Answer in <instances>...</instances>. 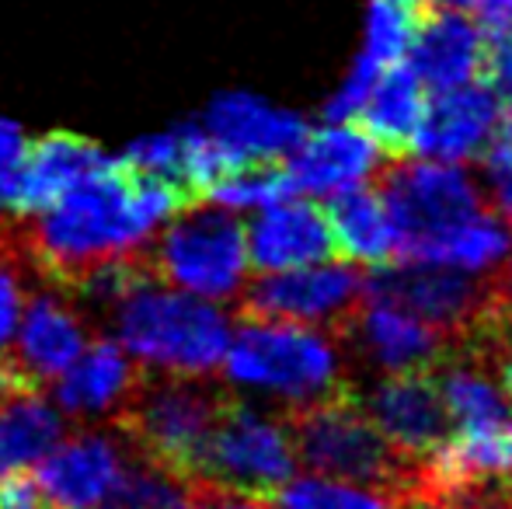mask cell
Instances as JSON below:
<instances>
[{
  "label": "cell",
  "mask_w": 512,
  "mask_h": 509,
  "mask_svg": "<svg viewBox=\"0 0 512 509\" xmlns=\"http://www.w3.org/2000/svg\"><path fill=\"white\" fill-rule=\"evenodd\" d=\"M189 192L112 161L18 227L28 262L49 283L77 286L112 262H136L150 241L189 203Z\"/></svg>",
  "instance_id": "obj_1"
},
{
  "label": "cell",
  "mask_w": 512,
  "mask_h": 509,
  "mask_svg": "<svg viewBox=\"0 0 512 509\" xmlns=\"http://www.w3.org/2000/svg\"><path fill=\"white\" fill-rule=\"evenodd\" d=\"M105 318L143 374L213 377L234 335V318L220 304L161 283L147 265L108 304Z\"/></svg>",
  "instance_id": "obj_2"
},
{
  "label": "cell",
  "mask_w": 512,
  "mask_h": 509,
  "mask_svg": "<svg viewBox=\"0 0 512 509\" xmlns=\"http://www.w3.org/2000/svg\"><path fill=\"white\" fill-rule=\"evenodd\" d=\"M223 377L241 391L283 401V412L352 391V363L335 332L297 321L244 318L230 335Z\"/></svg>",
  "instance_id": "obj_3"
},
{
  "label": "cell",
  "mask_w": 512,
  "mask_h": 509,
  "mask_svg": "<svg viewBox=\"0 0 512 509\" xmlns=\"http://www.w3.org/2000/svg\"><path fill=\"white\" fill-rule=\"evenodd\" d=\"M283 419L290 426L297 461L314 475L384 489L398 503L411 492L418 461H408L387 443V436L359 405L356 387L283 412Z\"/></svg>",
  "instance_id": "obj_4"
},
{
  "label": "cell",
  "mask_w": 512,
  "mask_h": 509,
  "mask_svg": "<svg viewBox=\"0 0 512 509\" xmlns=\"http://www.w3.org/2000/svg\"><path fill=\"white\" fill-rule=\"evenodd\" d=\"M143 262L175 290L230 304L248 286V234L237 213L196 196L157 231Z\"/></svg>",
  "instance_id": "obj_5"
},
{
  "label": "cell",
  "mask_w": 512,
  "mask_h": 509,
  "mask_svg": "<svg viewBox=\"0 0 512 509\" xmlns=\"http://www.w3.org/2000/svg\"><path fill=\"white\" fill-rule=\"evenodd\" d=\"M227 398L230 394L209 384V377L140 374V384L112 422L140 457L192 475V464Z\"/></svg>",
  "instance_id": "obj_6"
},
{
  "label": "cell",
  "mask_w": 512,
  "mask_h": 509,
  "mask_svg": "<svg viewBox=\"0 0 512 509\" xmlns=\"http://www.w3.org/2000/svg\"><path fill=\"white\" fill-rule=\"evenodd\" d=\"M297 468V447L283 415L227 398L189 478L230 492L276 496Z\"/></svg>",
  "instance_id": "obj_7"
},
{
  "label": "cell",
  "mask_w": 512,
  "mask_h": 509,
  "mask_svg": "<svg viewBox=\"0 0 512 509\" xmlns=\"http://www.w3.org/2000/svg\"><path fill=\"white\" fill-rule=\"evenodd\" d=\"M488 276L418 258H391L384 265H373V272H363V297L384 300L429 321L450 339V349H457L485 332L492 318Z\"/></svg>",
  "instance_id": "obj_8"
},
{
  "label": "cell",
  "mask_w": 512,
  "mask_h": 509,
  "mask_svg": "<svg viewBox=\"0 0 512 509\" xmlns=\"http://www.w3.org/2000/svg\"><path fill=\"white\" fill-rule=\"evenodd\" d=\"M373 178H377V192L391 213L394 234H398L394 258L415 255L432 238L492 206L471 171L460 164L391 157V164H380Z\"/></svg>",
  "instance_id": "obj_9"
},
{
  "label": "cell",
  "mask_w": 512,
  "mask_h": 509,
  "mask_svg": "<svg viewBox=\"0 0 512 509\" xmlns=\"http://www.w3.org/2000/svg\"><path fill=\"white\" fill-rule=\"evenodd\" d=\"M244 318L297 321L338 332L349 314L363 304V272L356 262H314L300 269L262 272L237 297Z\"/></svg>",
  "instance_id": "obj_10"
},
{
  "label": "cell",
  "mask_w": 512,
  "mask_h": 509,
  "mask_svg": "<svg viewBox=\"0 0 512 509\" xmlns=\"http://www.w3.org/2000/svg\"><path fill=\"white\" fill-rule=\"evenodd\" d=\"M349 363H359L377 377L432 374L450 353V339L429 321L384 300L363 297V304L338 328Z\"/></svg>",
  "instance_id": "obj_11"
},
{
  "label": "cell",
  "mask_w": 512,
  "mask_h": 509,
  "mask_svg": "<svg viewBox=\"0 0 512 509\" xmlns=\"http://www.w3.org/2000/svg\"><path fill=\"white\" fill-rule=\"evenodd\" d=\"M88 339L91 325L84 318L81 304L70 300V290H56L46 279L42 286L28 290L4 370H11L14 377L35 387H49L81 356Z\"/></svg>",
  "instance_id": "obj_12"
},
{
  "label": "cell",
  "mask_w": 512,
  "mask_h": 509,
  "mask_svg": "<svg viewBox=\"0 0 512 509\" xmlns=\"http://www.w3.org/2000/svg\"><path fill=\"white\" fill-rule=\"evenodd\" d=\"M129 457L119 429H81L35 464V482L56 509H108Z\"/></svg>",
  "instance_id": "obj_13"
},
{
  "label": "cell",
  "mask_w": 512,
  "mask_h": 509,
  "mask_svg": "<svg viewBox=\"0 0 512 509\" xmlns=\"http://www.w3.org/2000/svg\"><path fill=\"white\" fill-rule=\"evenodd\" d=\"M234 164H279L310 133L307 119L269 105L248 91H223L209 102L203 123Z\"/></svg>",
  "instance_id": "obj_14"
},
{
  "label": "cell",
  "mask_w": 512,
  "mask_h": 509,
  "mask_svg": "<svg viewBox=\"0 0 512 509\" xmlns=\"http://www.w3.org/2000/svg\"><path fill=\"white\" fill-rule=\"evenodd\" d=\"M356 398L373 419V426L387 436V443L408 461L429 457L453 429L432 374L380 377L366 394L356 391Z\"/></svg>",
  "instance_id": "obj_15"
},
{
  "label": "cell",
  "mask_w": 512,
  "mask_h": 509,
  "mask_svg": "<svg viewBox=\"0 0 512 509\" xmlns=\"http://www.w3.org/2000/svg\"><path fill=\"white\" fill-rule=\"evenodd\" d=\"M502 123V95L488 81H471L450 91H436L425 105L415 147L429 161L467 164L478 161L495 140Z\"/></svg>",
  "instance_id": "obj_16"
},
{
  "label": "cell",
  "mask_w": 512,
  "mask_h": 509,
  "mask_svg": "<svg viewBox=\"0 0 512 509\" xmlns=\"http://www.w3.org/2000/svg\"><path fill=\"white\" fill-rule=\"evenodd\" d=\"M380 157L384 150L366 136L363 126L328 123L300 140V147L283 161V171L293 196H335L377 175Z\"/></svg>",
  "instance_id": "obj_17"
},
{
  "label": "cell",
  "mask_w": 512,
  "mask_h": 509,
  "mask_svg": "<svg viewBox=\"0 0 512 509\" xmlns=\"http://www.w3.org/2000/svg\"><path fill=\"white\" fill-rule=\"evenodd\" d=\"M140 374L143 370L136 367V360L112 335H98V339H88L81 356L49 384L53 387L49 398L70 419H115L133 387L140 384Z\"/></svg>",
  "instance_id": "obj_18"
},
{
  "label": "cell",
  "mask_w": 512,
  "mask_h": 509,
  "mask_svg": "<svg viewBox=\"0 0 512 509\" xmlns=\"http://www.w3.org/2000/svg\"><path fill=\"white\" fill-rule=\"evenodd\" d=\"M248 234V258L258 272H283L335 255L328 217L304 196H286L255 210Z\"/></svg>",
  "instance_id": "obj_19"
},
{
  "label": "cell",
  "mask_w": 512,
  "mask_h": 509,
  "mask_svg": "<svg viewBox=\"0 0 512 509\" xmlns=\"http://www.w3.org/2000/svg\"><path fill=\"white\" fill-rule=\"evenodd\" d=\"M405 63L418 74L425 91H450L481 81L485 70V35L467 14L422 7L411 32Z\"/></svg>",
  "instance_id": "obj_20"
},
{
  "label": "cell",
  "mask_w": 512,
  "mask_h": 509,
  "mask_svg": "<svg viewBox=\"0 0 512 509\" xmlns=\"http://www.w3.org/2000/svg\"><path fill=\"white\" fill-rule=\"evenodd\" d=\"M108 164H112V157L98 143L84 140L77 133H49L42 140L28 143L7 206L18 217H32V213L46 210L53 199H60L63 192L81 185L84 178L98 175Z\"/></svg>",
  "instance_id": "obj_21"
},
{
  "label": "cell",
  "mask_w": 512,
  "mask_h": 509,
  "mask_svg": "<svg viewBox=\"0 0 512 509\" xmlns=\"http://www.w3.org/2000/svg\"><path fill=\"white\" fill-rule=\"evenodd\" d=\"M67 436V415L42 387L0 370V475L35 471Z\"/></svg>",
  "instance_id": "obj_22"
},
{
  "label": "cell",
  "mask_w": 512,
  "mask_h": 509,
  "mask_svg": "<svg viewBox=\"0 0 512 509\" xmlns=\"http://www.w3.org/2000/svg\"><path fill=\"white\" fill-rule=\"evenodd\" d=\"M425 105H429L425 84L401 60L377 74L370 95H366V105L359 109V119H363L366 136L387 157H408L411 147H415L418 126H422Z\"/></svg>",
  "instance_id": "obj_23"
},
{
  "label": "cell",
  "mask_w": 512,
  "mask_h": 509,
  "mask_svg": "<svg viewBox=\"0 0 512 509\" xmlns=\"http://www.w3.org/2000/svg\"><path fill=\"white\" fill-rule=\"evenodd\" d=\"M328 227L335 238V252L356 265H384L398 255V234H394L391 213L384 199L370 185H352L328 196Z\"/></svg>",
  "instance_id": "obj_24"
},
{
  "label": "cell",
  "mask_w": 512,
  "mask_h": 509,
  "mask_svg": "<svg viewBox=\"0 0 512 509\" xmlns=\"http://www.w3.org/2000/svg\"><path fill=\"white\" fill-rule=\"evenodd\" d=\"M509 255H512V224L499 210L488 206V210L474 213L471 220H464V224L450 227L446 234L432 238L429 245L418 248V252L408 258L453 265V269L488 276V272L499 269Z\"/></svg>",
  "instance_id": "obj_25"
},
{
  "label": "cell",
  "mask_w": 512,
  "mask_h": 509,
  "mask_svg": "<svg viewBox=\"0 0 512 509\" xmlns=\"http://www.w3.org/2000/svg\"><path fill=\"white\" fill-rule=\"evenodd\" d=\"M192 499V478L182 471L140 457L133 450L108 509H185Z\"/></svg>",
  "instance_id": "obj_26"
},
{
  "label": "cell",
  "mask_w": 512,
  "mask_h": 509,
  "mask_svg": "<svg viewBox=\"0 0 512 509\" xmlns=\"http://www.w3.org/2000/svg\"><path fill=\"white\" fill-rule=\"evenodd\" d=\"M272 499L283 509H398L391 492L324 475H293Z\"/></svg>",
  "instance_id": "obj_27"
},
{
  "label": "cell",
  "mask_w": 512,
  "mask_h": 509,
  "mask_svg": "<svg viewBox=\"0 0 512 509\" xmlns=\"http://www.w3.org/2000/svg\"><path fill=\"white\" fill-rule=\"evenodd\" d=\"M286 196H293V189L283 171V161H279V164H237V168H230L227 175H220L209 185L203 199L223 206L230 213H244V210H262V206Z\"/></svg>",
  "instance_id": "obj_28"
},
{
  "label": "cell",
  "mask_w": 512,
  "mask_h": 509,
  "mask_svg": "<svg viewBox=\"0 0 512 509\" xmlns=\"http://www.w3.org/2000/svg\"><path fill=\"white\" fill-rule=\"evenodd\" d=\"M32 269L35 265L28 262L21 234L7 231V227L0 224V370H4V363H7L21 311H25L28 290H32V286H28V272Z\"/></svg>",
  "instance_id": "obj_29"
},
{
  "label": "cell",
  "mask_w": 512,
  "mask_h": 509,
  "mask_svg": "<svg viewBox=\"0 0 512 509\" xmlns=\"http://www.w3.org/2000/svg\"><path fill=\"white\" fill-rule=\"evenodd\" d=\"M411 32H415V18L411 11L398 4H387V0H373L370 14H366V42L363 56H370L380 70L394 67L408 56Z\"/></svg>",
  "instance_id": "obj_30"
},
{
  "label": "cell",
  "mask_w": 512,
  "mask_h": 509,
  "mask_svg": "<svg viewBox=\"0 0 512 509\" xmlns=\"http://www.w3.org/2000/svg\"><path fill=\"white\" fill-rule=\"evenodd\" d=\"M119 164L133 175L164 178V182H175L182 189V129L140 136L129 143Z\"/></svg>",
  "instance_id": "obj_31"
},
{
  "label": "cell",
  "mask_w": 512,
  "mask_h": 509,
  "mask_svg": "<svg viewBox=\"0 0 512 509\" xmlns=\"http://www.w3.org/2000/svg\"><path fill=\"white\" fill-rule=\"evenodd\" d=\"M377 74H380L377 63H373L370 56L359 53V60L352 63L342 88H338L335 95L328 98V105H324V119H328V123H352V119L359 116V109L366 105V95H370Z\"/></svg>",
  "instance_id": "obj_32"
},
{
  "label": "cell",
  "mask_w": 512,
  "mask_h": 509,
  "mask_svg": "<svg viewBox=\"0 0 512 509\" xmlns=\"http://www.w3.org/2000/svg\"><path fill=\"white\" fill-rule=\"evenodd\" d=\"M485 164V178H488V189H492V210H499L502 217L512 224V143L502 140L495 133V140L485 147V154L478 157Z\"/></svg>",
  "instance_id": "obj_33"
},
{
  "label": "cell",
  "mask_w": 512,
  "mask_h": 509,
  "mask_svg": "<svg viewBox=\"0 0 512 509\" xmlns=\"http://www.w3.org/2000/svg\"><path fill=\"white\" fill-rule=\"evenodd\" d=\"M25 150H28V140H25V133H21V126L11 123V119H0V203L4 206L11 203V192H14V182H18Z\"/></svg>",
  "instance_id": "obj_34"
},
{
  "label": "cell",
  "mask_w": 512,
  "mask_h": 509,
  "mask_svg": "<svg viewBox=\"0 0 512 509\" xmlns=\"http://www.w3.org/2000/svg\"><path fill=\"white\" fill-rule=\"evenodd\" d=\"M488 286H492V325L512 349V255L488 276Z\"/></svg>",
  "instance_id": "obj_35"
},
{
  "label": "cell",
  "mask_w": 512,
  "mask_h": 509,
  "mask_svg": "<svg viewBox=\"0 0 512 509\" xmlns=\"http://www.w3.org/2000/svg\"><path fill=\"white\" fill-rule=\"evenodd\" d=\"M0 509H56L39 489L35 475L18 471V475H0Z\"/></svg>",
  "instance_id": "obj_36"
},
{
  "label": "cell",
  "mask_w": 512,
  "mask_h": 509,
  "mask_svg": "<svg viewBox=\"0 0 512 509\" xmlns=\"http://www.w3.org/2000/svg\"><path fill=\"white\" fill-rule=\"evenodd\" d=\"M481 81H488L502 95L512 98V39L509 42H485V70Z\"/></svg>",
  "instance_id": "obj_37"
},
{
  "label": "cell",
  "mask_w": 512,
  "mask_h": 509,
  "mask_svg": "<svg viewBox=\"0 0 512 509\" xmlns=\"http://www.w3.org/2000/svg\"><path fill=\"white\" fill-rule=\"evenodd\" d=\"M192 489L206 499L213 509H283L272 496H255V492H230V489H216V485L196 482L192 478Z\"/></svg>",
  "instance_id": "obj_38"
},
{
  "label": "cell",
  "mask_w": 512,
  "mask_h": 509,
  "mask_svg": "<svg viewBox=\"0 0 512 509\" xmlns=\"http://www.w3.org/2000/svg\"><path fill=\"white\" fill-rule=\"evenodd\" d=\"M478 32L485 42H509L512 39V0H478Z\"/></svg>",
  "instance_id": "obj_39"
},
{
  "label": "cell",
  "mask_w": 512,
  "mask_h": 509,
  "mask_svg": "<svg viewBox=\"0 0 512 509\" xmlns=\"http://www.w3.org/2000/svg\"><path fill=\"white\" fill-rule=\"evenodd\" d=\"M425 7H439V11H457V14H467L478 7V0H425Z\"/></svg>",
  "instance_id": "obj_40"
},
{
  "label": "cell",
  "mask_w": 512,
  "mask_h": 509,
  "mask_svg": "<svg viewBox=\"0 0 512 509\" xmlns=\"http://www.w3.org/2000/svg\"><path fill=\"white\" fill-rule=\"evenodd\" d=\"M387 4H398V7H405V11H422L425 0H387Z\"/></svg>",
  "instance_id": "obj_41"
},
{
  "label": "cell",
  "mask_w": 512,
  "mask_h": 509,
  "mask_svg": "<svg viewBox=\"0 0 512 509\" xmlns=\"http://www.w3.org/2000/svg\"><path fill=\"white\" fill-rule=\"evenodd\" d=\"M185 509H213V506H209V503H206V499H203V496H199V492H196V489H192V499H189V506H185Z\"/></svg>",
  "instance_id": "obj_42"
},
{
  "label": "cell",
  "mask_w": 512,
  "mask_h": 509,
  "mask_svg": "<svg viewBox=\"0 0 512 509\" xmlns=\"http://www.w3.org/2000/svg\"><path fill=\"white\" fill-rule=\"evenodd\" d=\"M398 509H418V506H408V503H398Z\"/></svg>",
  "instance_id": "obj_43"
},
{
  "label": "cell",
  "mask_w": 512,
  "mask_h": 509,
  "mask_svg": "<svg viewBox=\"0 0 512 509\" xmlns=\"http://www.w3.org/2000/svg\"><path fill=\"white\" fill-rule=\"evenodd\" d=\"M0 210H4V203H0Z\"/></svg>",
  "instance_id": "obj_44"
}]
</instances>
